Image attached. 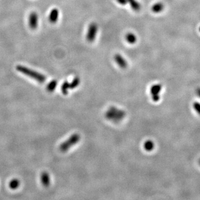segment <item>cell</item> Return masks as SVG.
Returning <instances> with one entry per match:
<instances>
[{"instance_id":"6da1fadb","label":"cell","mask_w":200,"mask_h":200,"mask_svg":"<svg viewBox=\"0 0 200 200\" xmlns=\"http://www.w3.org/2000/svg\"><path fill=\"white\" fill-rule=\"evenodd\" d=\"M16 70L18 72L26 75L29 77L35 80L37 82L39 83H43L46 80V77L45 75L36 71H34L32 69L27 68L24 66L17 65L16 66Z\"/></svg>"},{"instance_id":"7a4b0ae2","label":"cell","mask_w":200,"mask_h":200,"mask_svg":"<svg viewBox=\"0 0 200 200\" xmlns=\"http://www.w3.org/2000/svg\"><path fill=\"white\" fill-rule=\"evenodd\" d=\"M126 115L125 111L119 110L114 107H110L108 110L105 114V117L109 120L114 122L121 121Z\"/></svg>"},{"instance_id":"3957f363","label":"cell","mask_w":200,"mask_h":200,"mask_svg":"<svg viewBox=\"0 0 200 200\" xmlns=\"http://www.w3.org/2000/svg\"><path fill=\"white\" fill-rule=\"evenodd\" d=\"M80 136L79 134L75 133L69 137L67 140L65 141L60 146V150L63 152L67 151L72 146L79 142L80 140Z\"/></svg>"},{"instance_id":"277c9868","label":"cell","mask_w":200,"mask_h":200,"mask_svg":"<svg viewBox=\"0 0 200 200\" xmlns=\"http://www.w3.org/2000/svg\"><path fill=\"white\" fill-rule=\"evenodd\" d=\"M97 30V25L95 23H92L89 25L86 36L87 40L89 42H92L94 41L96 36Z\"/></svg>"},{"instance_id":"5b68a950","label":"cell","mask_w":200,"mask_h":200,"mask_svg":"<svg viewBox=\"0 0 200 200\" xmlns=\"http://www.w3.org/2000/svg\"><path fill=\"white\" fill-rule=\"evenodd\" d=\"M29 26L32 30H36L39 25V16L36 12H32L29 19Z\"/></svg>"},{"instance_id":"8992f818","label":"cell","mask_w":200,"mask_h":200,"mask_svg":"<svg viewBox=\"0 0 200 200\" xmlns=\"http://www.w3.org/2000/svg\"><path fill=\"white\" fill-rule=\"evenodd\" d=\"M161 89H162V86L160 84L155 85L151 87L150 92L152 95V100L155 102H157L160 100L159 93L161 91Z\"/></svg>"},{"instance_id":"52a82bcc","label":"cell","mask_w":200,"mask_h":200,"mask_svg":"<svg viewBox=\"0 0 200 200\" xmlns=\"http://www.w3.org/2000/svg\"><path fill=\"white\" fill-rule=\"evenodd\" d=\"M114 61L120 66V67L122 68H126L127 66V61H126L125 58L122 56L120 54H116L114 56Z\"/></svg>"},{"instance_id":"ba28073f","label":"cell","mask_w":200,"mask_h":200,"mask_svg":"<svg viewBox=\"0 0 200 200\" xmlns=\"http://www.w3.org/2000/svg\"><path fill=\"white\" fill-rule=\"evenodd\" d=\"M59 16V11L57 8H54L50 12L49 21L51 23H55L57 21Z\"/></svg>"},{"instance_id":"9c48e42d","label":"cell","mask_w":200,"mask_h":200,"mask_svg":"<svg viewBox=\"0 0 200 200\" xmlns=\"http://www.w3.org/2000/svg\"><path fill=\"white\" fill-rule=\"evenodd\" d=\"M41 182L43 186L47 187L50 185V175H48V173L46 172H45L42 173L41 176Z\"/></svg>"},{"instance_id":"30bf717a","label":"cell","mask_w":200,"mask_h":200,"mask_svg":"<svg viewBox=\"0 0 200 200\" xmlns=\"http://www.w3.org/2000/svg\"><path fill=\"white\" fill-rule=\"evenodd\" d=\"M127 2H129L131 7L133 10L135 11H139L141 10V5L139 2L136 1V0H127Z\"/></svg>"},{"instance_id":"8fae6325","label":"cell","mask_w":200,"mask_h":200,"mask_svg":"<svg viewBox=\"0 0 200 200\" xmlns=\"http://www.w3.org/2000/svg\"><path fill=\"white\" fill-rule=\"evenodd\" d=\"M164 4L161 2H157L153 5V6L152 7V10L155 13H159L164 10Z\"/></svg>"},{"instance_id":"7c38bea8","label":"cell","mask_w":200,"mask_h":200,"mask_svg":"<svg viewBox=\"0 0 200 200\" xmlns=\"http://www.w3.org/2000/svg\"><path fill=\"white\" fill-rule=\"evenodd\" d=\"M126 39L129 43L133 44V43H136L137 38L135 34H133L132 33H128L126 35Z\"/></svg>"},{"instance_id":"4fadbf2b","label":"cell","mask_w":200,"mask_h":200,"mask_svg":"<svg viewBox=\"0 0 200 200\" xmlns=\"http://www.w3.org/2000/svg\"><path fill=\"white\" fill-rule=\"evenodd\" d=\"M57 81L56 80H54L51 81L47 86L46 89L47 91L50 92H52L54 91L57 86Z\"/></svg>"},{"instance_id":"5bb4252c","label":"cell","mask_w":200,"mask_h":200,"mask_svg":"<svg viewBox=\"0 0 200 200\" xmlns=\"http://www.w3.org/2000/svg\"><path fill=\"white\" fill-rule=\"evenodd\" d=\"M155 147L154 143L151 140H148L144 143V148L147 151H151L153 150Z\"/></svg>"},{"instance_id":"9a60e30c","label":"cell","mask_w":200,"mask_h":200,"mask_svg":"<svg viewBox=\"0 0 200 200\" xmlns=\"http://www.w3.org/2000/svg\"><path fill=\"white\" fill-rule=\"evenodd\" d=\"M70 89V83L67 81H65L61 86V91L62 93L66 95L68 94V89Z\"/></svg>"},{"instance_id":"2e32d148","label":"cell","mask_w":200,"mask_h":200,"mask_svg":"<svg viewBox=\"0 0 200 200\" xmlns=\"http://www.w3.org/2000/svg\"><path fill=\"white\" fill-rule=\"evenodd\" d=\"M20 182L18 180L14 179V180H11V182H10L9 186L11 189H15L18 188L20 186Z\"/></svg>"},{"instance_id":"e0dca14e","label":"cell","mask_w":200,"mask_h":200,"mask_svg":"<svg viewBox=\"0 0 200 200\" xmlns=\"http://www.w3.org/2000/svg\"><path fill=\"white\" fill-rule=\"evenodd\" d=\"M80 80L79 77H75L71 83H70V89H74L79 86Z\"/></svg>"},{"instance_id":"ac0fdd59","label":"cell","mask_w":200,"mask_h":200,"mask_svg":"<svg viewBox=\"0 0 200 200\" xmlns=\"http://www.w3.org/2000/svg\"><path fill=\"white\" fill-rule=\"evenodd\" d=\"M193 108L197 112L200 114V104L198 102H195L193 105Z\"/></svg>"},{"instance_id":"d6986e66","label":"cell","mask_w":200,"mask_h":200,"mask_svg":"<svg viewBox=\"0 0 200 200\" xmlns=\"http://www.w3.org/2000/svg\"><path fill=\"white\" fill-rule=\"evenodd\" d=\"M116 1L118 4L121 5H126L127 3V0H115Z\"/></svg>"},{"instance_id":"ffe728a7","label":"cell","mask_w":200,"mask_h":200,"mask_svg":"<svg viewBox=\"0 0 200 200\" xmlns=\"http://www.w3.org/2000/svg\"><path fill=\"white\" fill-rule=\"evenodd\" d=\"M197 94L200 97V88H198L196 90Z\"/></svg>"},{"instance_id":"44dd1931","label":"cell","mask_w":200,"mask_h":200,"mask_svg":"<svg viewBox=\"0 0 200 200\" xmlns=\"http://www.w3.org/2000/svg\"><path fill=\"white\" fill-rule=\"evenodd\" d=\"M199 164H200V160H199Z\"/></svg>"},{"instance_id":"7402d4cb","label":"cell","mask_w":200,"mask_h":200,"mask_svg":"<svg viewBox=\"0 0 200 200\" xmlns=\"http://www.w3.org/2000/svg\"><path fill=\"white\" fill-rule=\"evenodd\" d=\"M199 31H200V28H199Z\"/></svg>"}]
</instances>
